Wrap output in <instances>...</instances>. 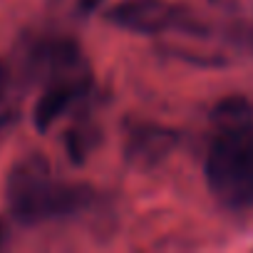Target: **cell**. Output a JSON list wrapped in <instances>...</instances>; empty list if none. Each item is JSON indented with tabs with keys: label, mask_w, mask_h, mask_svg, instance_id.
I'll list each match as a JSON object with an SVG mask.
<instances>
[{
	"label": "cell",
	"mask_w": 253,
	"mask_h": 253,
	"mask_svg": "<svg viewBox=\"0 0 253 253\" xmlns=\"http://www.w3.org/2000/svg\"><path fill=\"white\" fill-rule=\"evenodd\" d=\"M213 201L233 216H253V102L233 94L213 107V134L204 157Z\"/></svg>",
	"instance_id": "cell-1"
},
{
	"label": "cell",
	"mask_w": 253,
	"mask_h": 253,
	"mask_svg": "<svg viewBox=\"0 0 253 253\" xmlns=\"http://www.w3.org/2000/svg\"><path fill=\"white\" fill-rule=\"evenodd\" d=\"M97 201L99 194L89 184L55 176L52 164L38 152L18 159L5 179V204L20 226L77 218L97 206Z\"/></svg>",
	"instance_id": "cell-2"
},
{
	"label": "cell",
	"mask_w": 253,
	"mask_h": 253,
	"mask_svg": "<svg viewBox=\"0 0 253 253\" xmlns=\"http://www.w3.org/2000/svg\"><path fill=\"white\" fill-rule=\"evenodd\" d=\"M107 20L134 35H162L169 30L204 33L206 28L184 8L169 0H117L107 10Z\"/></svg>",
	"instance_id": "cell-3"
},
{
	"label": "cell",
	"mask_w": 253,
	"mask_h": 253,
	"mask_svg": "<svg viewBox=\"0 0 253 253\" xmlns=\"http://www.w3.org/2000/svg\"><path fill=\"white\" fill-rule=\"evenodd\" d=\"M25 72L30 75V80L47 84V82L60 80V77L89 72V67H87V62H84L75 40H70V38H45V40H38L28 50Z\"/></svg>",
	"instance_id": "cell-4"
},
{
	"label": "cell",
	"mask_w": 253,
	"mask_h": 253,
	"mask_svg": "<svg viewBox=\"0 0 253 253\" xmlns=\"http://www.w3.org/2000/svg\"><path fill=\"white\" fill-rule=\"evenodd\" d=\"M89 92H92V75L89 72L70 75V77H60V80L47 82L45 92L40 94V99L35 102V109H33L35 129L38 132H50L57 124V119H62Z\"/></svg>",
	"instance_id": "cell-5"
},
{
	"label": "cell",
	"mask_w": 253,
	"mask_h": 253,
	"mask_svg": "<svg viewBox=\"0 0 253 253\" xmlns=\"http://www.w3.org/2000/svg\"><path fill=\"white\" fill-rule=\"evenodd\" d=\"M174 147H176V134L171 129H164L159 124H137L126 134L124 157L134 167L152 169L162 164Z\"/></svg>",
	"instance_id": "cell-6"
},
{
	"label": "cell",
	"mask_w": 253,
	"mask_h": 253,
	"mask_svg": "<svg viewBox=\"0 0 253 253\" xmlns=\"http://www.w3.org/2000/svg\"><path fill=\"white\" fill-rule=\"evenodd\" d=\"M94 144H97V126H92L87 122L75 124L65 134V149H67L70 159L77 162V164L84 162V157L94 149Z\"/></svg>",
	"instance_id": "cell-7"
},
{
	"label": "cell",
	"mask_w": 253,
	"mask_h": 253,
	"mask_svg": "<svg viewBox=\"0 0 253 253\" xmlns=\"http://www.w3.org/2000/svg\"><path fill=\"white\" fill-rule=\"evenodd\" d=\"M8 84H10V72H8L5 62L0 60V102H3L5 94H8Z\"/></svg>",
	"instance_id": "cell-8"
},
{
	"label": "cell",
	"mask_w": 253,
	"mask_h": 253,
	"mask_svg": "<svg viewBox=\"0 0 253 253\" xmlns=\"http://www.w3.org/2000/svg\"><path fill=\"white\" fill-rule=\"evenodd\" d=\"M104 3H107V0H77V8H80V13L89 15V13L99 10V8H102Z\"/></svg>",
	"instance_id": "cell-9"
},
{
	"label": "cell",
	"mask_w": 253,
	"mask_h": 253,
	"mask_svg": "<svg viewBox=\"0 0 253 253\" xmlns=\"http://www.w3.org/2000/svg\"><path fill=\"white\" fill-rule=\"evenodd\" d=\"M13 119H15V112H0V137H3V132L13 124Z\"/></svg>",
	"instance_id": "cell-10"
},
{
	"label": "cell",
	"mask_w": 253,
	"mask_h": 253,
	"mask_svg": "<svg viewBox=\"0 0 253 253\" xmlns=\"http://www.w3.org/2000/svg\"><path fill=\"white\" fill-rule=\"evenodd\" d=\"M3 241H5V228H3V223H0V246H3Z\"/></svg>",
	"instance_id": "cell-11"
}]
</instances>
